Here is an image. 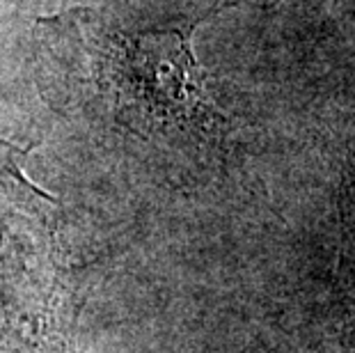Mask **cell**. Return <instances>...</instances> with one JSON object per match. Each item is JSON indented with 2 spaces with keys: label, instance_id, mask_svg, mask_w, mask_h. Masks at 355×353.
<instances>
[{
  "label": "cell",
  "instance_id": "1",
  "mask_svg": "<svg viewBox=\"0 0 355 353\" xmlns=\"http://www.w3.org/2000/svg\"><path fill=\"white\" fill-rule=\"evenodd\" d=\"M200 21L131 37L112 35L101 44V76L115 89L119 110H138L149 122L191 124L202 131H214L223 122L209 96L207 74L193 53Z\"/></svg>",
  "mask_w": 355,
  "mask_h": 353
},
{
  "label": "cell",
  "instance_id": "2",
  "mask_svg": "<svg viewBox=\"0 0 355 353\" xmlns=\"http://www.w3.org/2000/svg\"><path fill=\"white\" fill-rule=\"evenodd\" d=\"M30 149H24L14 142H7L0 138V186L12 182V179H21L24 175V159Z\"/></svg>",
  "mask_w": 355,
  "mask_h": 353
},
{
  "label": "cell",
  "instance_id": "3",
  "mask_svg": "<svg viewBox=\"0 0 355 353\" xmlns=\"http://www.w3.org/2000/svg\"><path fill=\"white\" fill-rule=\"evenodd\" d=\"M344 250H346V273L355 284V177L344 202Z\"/></svg>",
  "mask_w": 355,
  "mask_h": 353
}]
</instances>
